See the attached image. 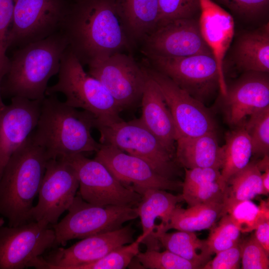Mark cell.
I'll use <instances>...</instances> for the list:
<instances>
[{
	"label": "cell",
	"instance_id": "obj_31",
	"mask_svg": "<svg viewBox=\"0 0 269 269\" xmlns=\"http://www.w3.org/2000/svg\"><path fill=\"white\" fill-rule=\"evenodd\" d=\"M244 125L251 139L253 154L269 155V106L252 114Z\"/></svg>",
	"mask_w": 269,
	"mask_h": 269
},
{
	"label": "cell",
	"instance_id": "obj_6",
	"mask_svg": "<svg viewBox=\"0 0 269 269\" xmlns=\"http://www.w3.org/2000/svg\"><path fill=\"white\" fill-rule=\"evenodd\" d=\"M100 134V142L111 145L147 162L160 175L175 179L179 165L175 157L160 143L139 119L123 120L101 124L96 128Z\"/></svg>",
	"mask_w": 269,
	"mask_h": 269
},
{
	"label": "cell",
	"instance_id": "obj_7",
	"mask_svg": "<svg viewBox=\"0 0 269 269\" xmlns=\"http://www.w3.org/2000/svg\"><path fill=\"white\" fill-rule=\"evenodd\" d=\"M68 214L51 226L55 235L56 246H65L73 239L114 231L126 222L138 217L134 207L97 205L88 203L77 194L68 209Z\"/></svg>",
	"mask_w": 269,
	"mask_h": 269
},
{
	"label": "cell",
	"instance_id": "obj_1",
	"mask_svg": "<svg viewBox=\"0 0 269 269\" xmlns=\"http://www.w3.org/2000/svg\"><path fill=\"white\" fill-rule=\"evenodd\" d=\"M62 28L82 63L123 52L134 44L113 0H76Z\"/></svg>",
	"mask_w": 269,
	"mask_h": 269
},
{
	"label": "cell",
	"instance_id": "obj_4",
	"mask_svg": "<svg viewBox=\"0 0 269 269\" xmlns=\"http://www.w3.org/2000/svg\"><path fill=\"white\" fill-rule=\"evenodd\" d=\"M48 160L30 135L10 158L0 178V216L7 219L8 226L30 221Z\"/></svg>",
	"mask_w": 269,
	"mask_h": 269
},
{
	"label": "cell",
	"instance_id": "obj_35",
	"mask_svg": "<svg viewBox=\"0 0 269 269\" xmlns=\"http://www.w3.org/2000/svg\"><path fill=\"white\" fill-rule=\"evenodd\" d=\"M158 3L159 16L157 28L177 19L197 18L196 16L200 15L199 0H158Z\"/></svg>",
	"mask_w": 269,
	"mask_h": 269
},
{
	"label": "cell",
	"instance_id": "obj_39",
	"mask_svg": "<svg viewBox=\"0 0 269 269\" xmlns=\"http://www.w3.org/2000/svg\"><path fill=\"white\" fill-rule=\"evenodd\" d=\"M242 269H269V255L254 236L241 243Z\"/></svg>",
	"mask_w": 269,
	"mask_h": 269
},
{
	"label": "cell",
	"instance_id": "obj_17",
	"mask_svg": "<svg viewBox=\"0 0 269 269\" xmlns=\"http://www.w3.org/2000/svg\"><path fill=\"white\" fill-rule=\"evenodd\" d=\"M145 55L180 57L213 56L202 35L199 18L177 19L157 27L143 40Z\"/></svg>",
	"mask_w": 269,
	"mask_h": 269
},
{
	"label": "cell",
	"instance_id": "obj_16",
	"mask_svg": "<svg viewBox=\"0 0 269 269\" xmlns=\"http://www.w3.org/2000/svg\"><path fill=\"white\" fill-rule=\"evenodd\" d=\"M94 159L125 186L136 192L147 188L173 191L182 189L183 182L162 176L144 160L116 147L101 144Z\"/></svg>",
	"mask_w": 269,
	"mask_h": 269
},
{
	"label": "cell",
	"instance_id": "obj_44",
	"mask_svg": "<svg viewBox=\"0 0 269 269\" xmlns=\"http://www.w3.org/2000/svg\"><path fill=\"white\" fill-rule=\"evenodd\" d=\"M4 223V218L3 217L0 216V226L3 225Z\"/></svg>",
	"mask_w": 269,
	"mask_h": 269
},
{
	"label": "cell",
	"instance_id": "obj_8",
	"mask_svg": "<svg viewBox=\"0 0 269 269\" xmlns=\"http://www.w3.org/2000/svg\"><path fill=\"white\" fill-rule=\"evenodd\" d=\"M87 64L88 73L101 83L122 110L140 103L147 74L132 55L119 52Z\"/></svg>",
	"mask_w": 269,
	"mask_h": 269
},
{
	"label": "cell",
	"instance_id": "obj_23",
	"mask_svg": "<svg viewBox=\"0 0 269 269\" xmlns=\"http://www.w3.org/2000/svg\"><path fill=\"white\" fill-rule=\"evenodd\" d=\"M175 159L184 168L211 167L221 170L223 147L218 144L215 131L195 137L178 138Z\"/></svg>",
	"mask_w": 269,
	"mask_h": 269
},
{
	"label": "cell",
	"instance_id": "obj_38",
	"mask_svg": "<svg viewBox=\"0 0 269 269\" xmlns=\"http://www.w3.org/2000/svg\"><path fill=\"white\" fill-rule=\"evenodd\" d=\"M225 187L220 181L211 182L183 191L182 195L189 207L207 203H223Z\"/></svg>",
	"mask_w": 269,
	"mask_h": 269
},
{
	"label": "cell",
	"instance_id": "obj_24",
	"mask_svg": "<svg viewBox=\"0 0 269 269\" xmlns=\"http://www.w3.org/2000/svg\"><path fill=\"white\" fill-rule=\"evenodd\" d=\"M133 43L143 41L157 27L158 0H113Z\"/></svg>",
	"mask_w": 269,
	"mask_h": 269
},
{
	"label": "cell",
	"instance_id": "obj_22",
	"mask_svg": "<svg viewBox=\"0 0 269 269\" xmlns=\"http://www.w3.org/2000/svg\"><path fill=\"white\" fill-rule=\"evenodd\" d=\"M140 105V121L175 157L176 135L172 117L159 87L148 74Z\"/></svg>",
	"mask_w": 269,
	"mask_h": 269
},
{
	"label": "cell",
	"instance_id": "obj_41",
	"mask_svg": "<svg viewBox=\"0 0 269 269\" xmlns=\"http://www.w3.org/2000/svg\"><path fill=\"white\" fill-rule=\"evenodd\" d=\"M216 256L206 263L203 269H238L240 268L241 246L239 242L236 245L221 251Z\"/></svg>",
	"mask_w": 269,
	"mask_h": 269
},
{
	"label": "cell",
	"instance_id": "obj_19",
	"mask_svg": "<svg viewBox=\"0 0 269 269\" xmlns=\"http://www.w3.org/2000/svg\"><path fill=\"white\" fill-rule=\"evenodd\" d=\"M227 122L233 127L244 123L248 116L269 106V73L245 72L222 96Z\"/></svg>",
	"mask_w": 269,
	"mask_h": 269
},
{
	"label": "cell",
	"instance_id": "obj_29",
	"mask_svg": "<svg viewBox=\"0 0 269 269\" xmlns=\"http://www.w3.org/2000/svg\"><path fill=\"white\" fill-rule=\"evenodd\" d=\"M261 174L257 163L250 162L229 179L224 192V215L226 209L234 203L263 195Z\"/></svg>",
	"mask_w": 269,
	"mask_h": 269
},
{
	"label": "cell",
	"instance_id": "obj_26",
	"mask_svg": "<svg viewBox=\"0 0 269 269\" xmlns=\"http://www.w3.org/2000/svg\"><path fill=\"white\" fill-rule=\"evenodd\" d=\"M224 211L223 203L200 204L187 209L176 206L171 214L166 230L195 232L209 229L224 215Z\"/></svg>",
	"mask_w": 269,
	"mask_h": 269
},
{
	"label": "cell",
	"instance_id": "obj_32",
	"mask_svg": "<svg viewBox=\"0 0 269 269\" xmlns=\"http://www.w3.org/2000/svg\"><path fill=\"white\" fill-rule=\"evenodd\" d=\"M220 219L206 240L212 254L231 248L239 243L241 232L230 216L226 214Z\"/></svg>",
	"mask_w": 269,
	"mask_h": 269
},
{
	"label": "cell",
	"instance_id": "obj_28",
	"mask_svg": "<svg viewBox=\"0 0 269 269\" xmlns=\"http://www.w3.org/2000/svg\"><path fill=\"white\" fill-rule=\"evenodd\" d=\"M161 246L202 269L212 255L206 240L199 239L195 232L178 231L157 236Z\"/></svg>",
	"mask_w": 269,
	"mask_h": 269
},
{
	"label": "cell",
	"instance_id": "obj_20",
	"mask_svg": "<svg viewBox=\"0 0 269 269\" xmlns=\"http://www.w3.org/2000/svg\"><path fill=\"white\" fill-rule=\"evenodd\" d=\"M199 0L201 32L216 61L219 76V89L221 96H224L227 89L224 60L234 34V20L228 12L213 0Z\"/></svg>",
	"mask_w": 269,
	"mask_h": 269
},
{
	"label": "cell",
	"instance_id": "obj_3",
	"mask_svg": "<svg viewBox=\"0 0 269 269\" xmlns=\"http://www.w3.org/2000/svg\"><path fill=\"white\" fill-rule=\"evenodd\" d=\"M69 45L63 31L19 47L10 59L8 71L1 85L3 93L42 100L50 79L58 74L61 59Z\"/></svg>",
	"mask_w": 269,
	"mask_h": 269
},
{
	"label": "cell",
	"instance_id": "obj_40",
	"mask_svg": "<svg viewBox=\"0 0 269 269\" xmlns=\"http://www.w3.org/2000/svg\"><path fill=\"white\" fill-rule=\"evenodd\" d=\"M184 169L185 178L182 183V191L211 182L220 181L224 184L221 180L220 169L211 167Z\"/></svg>",
	"mask_w": 269,
	"mask_h": 269
},
{
	"label": "cell",
	"instance_id": "obj_12",
	"mask_svg": "<svg viewBox=\"0 0 269 269\" xmlns=\"http://www.w3.org/2000/svg\"><path fill=\"white\" fill-rule=\"evenodd\" d=\"M134 232L129 225L86 237L67 248L55 247L44 256L33 260L29 267L42 269H77L132 243Z\"/></svg>",
	"mask_w": 269,
	"mask_h": 269
},
{
	"label": "cell",
	"instance_id": "obj_5",
	"mask_svg": "<svg viewBox=\"0 0 269 269\" xmlns=\"http://www.w3.org/2000/svg\"><path fill=\"white\" fill-rule=\"evenodd\" d=\"M57 82L48 87L46 95L63 94L67 105L92 114L96 126L122 120V110L114 98L95 78L84 70L82 63L68 47L61 59Z\"/></svg>",
	"mask_w": 269,
	"mask_h": 269
},
{
	"label": "cell",
	"instance_id": "obj_27",
	"mask_svg": "<svg viewBox=\"0 0 269 269\" xmlns=\"http://www.w3.org/2000/svg\"><path fill=\"white\" fill-rule=\"evenodd\" d=\"M244 123L226 134L225 143L222 146L223 160L220 170L221 180L225 185L232 175L249 163L253 154L251 139Z\"/></svg>",
	"mask_w": 269,
	"mask_h": 269
},
{
	"label": "cell",
	"instance_id": "obj_43",
	"mask_svg": "<svg viewBox=\"0 0 269 269\" xmlns=\"http://www.w3.org/2000/svg\"><path fill=\"white\" fill-rule=\"evenodd\" d=\"M263 195H268L269 193V167L266 168L261 174Z\"/></svg>",
	"mask_w": 269,
	"mask_h": 269
},
{
	"label": "cell",
	"instance_id": "obj_37",
	"mask_svg": "<svg viewBox=\"0 0 269 269\" xmlns=\"http://www.w3.org/2000/svg\"><path fill=\"white\" fill-rule=\"evenodd\" d=\"M232 13L245 20L263 19L269 13V0H216Z\"/></svg>",
	"mask_w": 269,
	"mask_h": 269
},
{
	"label": "cell",
	"instance_id": "obj_15",
	"mask_svg": "<svg viewBox=\"0 0 269 269\" xmlns=\"http://www.w3.org/2000/svg\"><path fill=\"white\" fill-rule=\"evenodd\" d=\"M50 226L31 221L14 227L0 226V269H22L47 250L56 247Z\"/></svg>",
	"mask_w": 269,
	"mask_h": 269
},
{
	"label": "cell",
	"instance_id": "obj_13",
	"mask_svg": "<svg viewBox=\"0 0 269 269\" xmlns=\"http://www.w3.org/2000/svg\"><path fill=\"white\" fill-rule=\"evenodd\" d=\"M79 186L76 172L69 163L63 158L48 160L30 221L50 226L57 223L72 204Z\"/></svg>",
	"mask_w": 269,
	"mask_h": 269
},
{
	"label": "cell",
	"instance_id": "obj_2",
	"mask_svg": "<svg viewBox=\"0 0 269 269\" xmlns=\"http://www.w3.org/2000/svg\"><path fill=\"white\" fill-rule=\"evenodd\" d=\"M96 120L89 112L48 95L42 100L38 122L30 136L49 159L96 152L101 144L91 134Z\"/></svg>",
	"mask_w": 269,
	"mask_h": 269
},
{
	"label": "cell",
	"instance_id": "obj_25",
	"mask_svg": "<svg viewBox=\"0 0 269 269\" xmlns=\"http://www.w3.org/2000/svg\"><path fill=\"white\" fill-rule=\"evenodd\" d=\"M233 56L240 70L269 73V22L242 34L236 42Z\"/></svg>",
	"mask_w": 269,
	"mask_h": 269
},
{
	"label": "cell",
	"instance_id": "obj_30",
	"mask_svg": "<svg viewBox=\"0 0 269 269\" xmlns=\"http://www.w3.org/2000/svg\"><path fill=\"white\" fill-rule=\"evenodd\" d=\"M241 233L253 231L263 220L269 219V202L261 201L257 205L252 200L239 201L229 206L225 211Z\"/></svg>",
	"mask_w": 269,
	"mask_h": 269
},
{
	"label": "cell",
	"instance_id": "obj_21",
	"mask_svg": "<svg viewBox=\"0 0 269 269\" xmlns=\"http://www.w3.org/2000/svg\"><path fill=\"white\" fill-rule=\"evenodd\" d=\"M141 199L136 206L142 228L141 235L146 250H159L161 245L156 238L157 220L161 225V233L166 232L171 214L178 203L184 200L182 194L174 195L167 190L147 188L139 190Z\"/></svg>",
	"mask_w": 269,
	"mask_h": 269
},
{
	"label": "cell",
	"instance_id": "obj_10",
	"mask_svg": "<svg viewBox=\"0 0 269 269\" xmlns=\"http://www.w3.org/2000/svg\"><path fill=\"white\" fill-rule=\"evenodd\" d=\"M63 158L75 169L79 183V194L85 201L97 205L134 207L141 195L126 187L102 163L77 154Z\"/></svg>",
	"mask_w": 269,
	"mask_h": 269
},
{
	"label": "cell",
	"instance_id": "obj_18",
	"mask_svg": "<svg viewBox=\"0 0 269 269\" xmlns=\"http://www.w3.org/2000/svg\"><path fill=\"white\" fill-rule=\"evenodd\" d=\"M42 100L14 97L0 109V178L10 158L35 129Z\"/></svg>",
	"mask_w": 269,
	"mask_h": 269
},
{
	"label": "cell",
	"instance_id": "obj_33",
	"mask_svg": "<svg viewBox=\"0 0 269 269\" xmlns=\"http://www.w3.org/2000/svg\"><path fill=\"white\" fill-rule=\"evenodd\" d=\"M142 238L140 235L131 244L119 247L99 260L79 267L77 269H123L139 252V245Z\"/></svg>",
	"mask_w": 269,
	"mask_h": 269
},
{
	"label": "cell",
	"instance_id": "obj_11",
	"mask_svg": "<svg viewBox=\"0 0 269 269\" xmlns=\"http://www.w3.org/2000/svg\"><path fill=\"white\" fill-rule=\"evenodd\" d=\"M152 68L203 102L219 88L217 64L213 56L170 57L145 55Z\"/></svg>",
	"mask_w": 269,
	"mask_h": 269
},
{
	"label": "cell",
	"instance_id": "obj_42",
	"mask_svg": "<svg viewBox=\"0 0 269 269\" xmlns=\"http://www.w3.org/2000/svg\"><path fill=\"white\" fill-rule=\"evenodd\" d=\"M254 231L253 236L269 255V219L262 221Z\"/></svg>",
	"mask_w": 269,
	"mask_h": 269
},
{
	"label": "cell",
	"instance_id": "obj_34",
	"mask_svg": "<svg viewBox=\"0 0 269 269\" xmlns=\"http://www.w3.org/2000/svg\"><path fill=\"white\" fill-rule=\"evenodd\" d=\"M138 262L145 269H197L196 265L166 250H146L135 256Z\"/></svg>",
	"mask_w": 269,
	"mask_h": 269
},
{
	"label": "cell",
	"instance_id": "obj_9",
	"mask_svg": "<svg viewBox=\"0 0 269 269\" xmlns=\"http://www.w3.org/2000/svg\"><path fill=\"white\" fill-rule=\"evenodd\" d=\"M69 8L64 0H14L7 48L20 47L57 32Z\"/></svg>",
	"mask_w": 269,
	"mask_h": 269
},
{
	"label": "cell",
	"instance_id": "obj_14",
	"mask_svg": "<svg viewBox=\"0 0 269 269\" xmlns=\"http://www.w3.org/2000/svg\"><path fill=\"white\" fill-rule=\"evenodd\" d=\"M144 68L164 97L174 122L176 139L195 137L215 131L214 119L203 102L193 97L166 75L151 67Z\"/></svg>",
	"mask_w": 269,
	"mask_h": 269
},
{
	"label": "cell",
	"instance_id": "obj_36",
	"mask_svg": "<svg viewBox=\"0 0 269 269\" xmlns=\"http://www.w3.org/2000/svg\"><path fill=\"white\" fill-rule=\"evenodd\" d=\"M13 7L14 0H0V104L2 102L1 85L8 71L10 62L6 53Z\"/></svg>",
	"mask_w": 269,
	"mask_h": 269
}]
</instances>
